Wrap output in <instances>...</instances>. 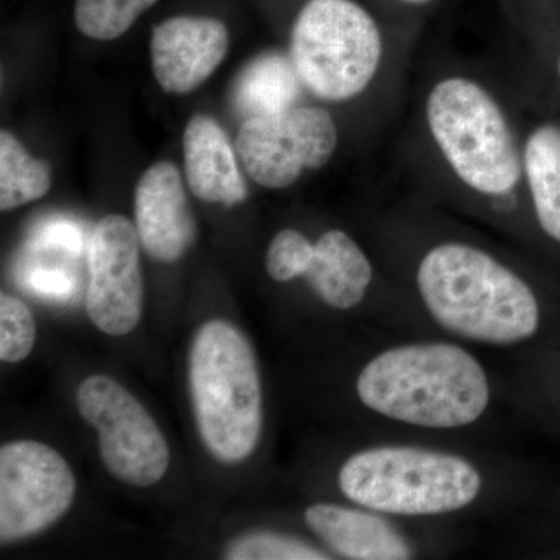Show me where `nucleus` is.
<instances>
[{
  "instance_id": "f257e3e1",
  "label": "nucleus",
  "mask_w": 560,
  "mask_h": 560,
  "mask_svg": "<svg viewBox=\"0 0 560 560\" xmlns=\"http://www.w3.org/2000/svg\"><path fill=\"white\" fill-rule=\"evenodd\" d=\"M355 388L375 415L430 430L471 425L488 410L492 394L480 361L442 341L383 350L364 364Z\"/></svg>"
},
{
  "instance_id": "f03ea898",
  "label": "nucleus",
  "mask_w": 560,
  "mask_h": 560,
  "mask_svg": "<svg viewBox=\"0 0 560 560\" xmlns=\"http://www.w3.org/2000/svg\"><path fill=\"white\" fill-rule=\"evenodd\" d=\"M418 289L431 318L464 340L512 346L539 330V301L528 283L475 246H434L420 260Z\"/></svg>"
},
{
  "instance_id": "7ed1b4c3",
  "label": "nucleus",
  "mask_w": 560,
  "mask_h": 560,
  "mask_svg": "<svg viewBox=\"0 0 560 560\" xmlns=\"http://www.w3.org/2000/svg\"><path fill=\"white\" fill-rule=\"evenodd\" d=\"M191 407L202 444L223 464L256 452L264 427V394L248 338L223 319L202 324L191 342Z\"/></svg>"
},
{
  "instance_id": "20e7f679",
  "label": "nucleus",
  "mask_w": 560,
  "mask_h": 560,
  "mask_svg": "<svg viewBox=\"0 0 560 560\" xmlns=\"http://www.w3.org/2000/svg\"><path fill=\"white\" fill-rule=\"evenodd\" d=\"M342 495L368 510L433 517L470 506L480 497V470L453 453L378 445L353 453L338 471Z\"/></svg>"
},
{
  "instance_id": "39448f33",
  "label": "nucleus",
  "mask_w": 560,
  "mask_h": 560,
  "mask_svg": "<svg viewBox=\"0 0 560 560\" xmlns=\"http://www.w3.org/2000/svg\"><path fill=\"white\" fill-rule=\"evenodd\" d=\"M427 120L445 160L463 183L500 197L517 186L522 160L499 103L475 81L448 79L431 90Z\"/></svg>"
},
{
  "instance_id": "423d86ee",
  "label": "nucleus",
  "mask_w": 560,
  "mask_h": 560,
  "mask_svg": "<svg viewBox=\"0 0 560 560\" xmlns=\"http://www.w3.org/2000/svg\"><path fill=\"white\" fill-rule=\"evenodd\" d=\"M382 35L353 0H311L294 22L290 60L316 97L342 102L366 90L382 60Z\"/></svg>"
},
{
  "instance_id": "0eeeda50",
  "label": "nucleus",
  "mask_w": 560,
  "mask_h": 560,
  "mask_svg": "<svg viewBox=\"0 0 560 560\" xmlns=\"http://www.w3.org/2000/svg\"><path fill=\"white\" fill-rule=\"evenodd\" d=\"M77 408L97 431L105 469L116 480L150 488L167 474L171 448L147 408L108 375H91L80 383Z\"/></svg>"
},
{
  "instance_id": "6e6552de",
  "label": "nucleus",
  "mask_w": 560,
  "mask_h": 560,
  "mask_svg": "<svg viewBox=\"0 0 560 560\" xmlns=\"http://www.w3.org/2000/svg\"><path fill=\"white\" fill-rule=\"evenodd\" d=\"M77 481L68 460L38 441L0 448V540L28 539L68 514Z\"/></svg>"
},
{
  "instance_id": "1a4fd4ad",
  "label": "nucleus",
  "mask_w": 560,
  "mask_h": 560,
  "mask_svg": "<svg viewBox=\"0 0 560 560\" xmlns=\"http://www.w3.org/2000/svg\"><path fill=\"white\" fill-rule=\"evenodd\" d=\"M338 130L329 110L294 106L243 121L235 147L250 178L283 189L304 171H318L334 156Z\"/></svg>"
},
{
  "instance_id": "9d476101",
  "label": "nucleus",
  "mask_w": 560,
  "mask_h": 560,
  "mask_svg": "<svg viewBox=\"0 0 560 560\" xmlns=\"http://www.w3.org/2000/svg\"><path fill=\"white\" fill-rule=\"evenodd\" d=\"M140 246L135 224L117 213L103 217L92 232L86 312L91 323L109 337L131 334L142 316Z\"/></svg>"
},
{
  "instance_id": "9b49d317",
  "label": "nucleus",
  "mask_w": 560,
  "mask_h": 560,
  "mask_svg": "<svg viewBox=\"0 0 560 560\" xmlns=\"http://www.w3.org/2000/svg\"><path fill=\"white\" fill-rule=\"evenodd\" d=\"M230 49L226 25L212 18L176 16L151 35L154 79L168 94L184 95L215 72Z\"/></svg>"
},
{
  "instance_id": "f8f14e48",
  "label": "nucleus",
  "mask_w": 560,
  "mask_h": 560,
  "mask_svg": "<svg viewBox=\"0 0 560 560\" xmlns=\"http://www.w3.org/2000/svg\"><path fill=\"white\" fill-rule=\"evenodd\" d=\"M135 226L147 254L164 264L179 260L194 243V213L178 167L172 162L151 165L139 179Z\"/></svg>"
},
{
  "instance_id": "ddd939ff",
  "label": "nucleus",
  "mask_w": 560,
  "mask_h": 560,
  "mask_svg": "<svg viewBox=\"0 0 560 560\" xmlns=\"http://www.w3.org/2000/svg\"><path fill=\"white\" fill-rule=\"evenodd\" d=\"M305 523L331 551L352 560H405L412 547L381 512L340 504L315 503L305 511Z\"/></svg>"
},
{
  "instance_id": "4468645a",
  "label": "nucleus",
  "mask_w": 560,
  "mask_h": 560,
  "mask_svg": "<svg viewBox=\"0 0 560 560\" xmlns=\"http://www.w3.org/2000/svg\"><path fill=\"white\" fill-rule=\"evenodd\" d=\"M183 151L187 184L195 197L228 208L245 200L246 184L230 138L212 117H191L184 130Z\"/></svg>"
},
{
  "instance_id": "2eb2a0df",
  "label": "nucleus",
  "mask_w": 560,
  "mask_h": 560,
  "mask_svg": "<svg viewBox=\"0 0 560 560\" xmlns=\"http://www.w3.org/2000/svg\"><path fill=\"white\" fill-rule=\"evenodd\" d=\"M304 278L324 304L337 311H350L366 296L372 265L350 235L331 230L324 232L315 243Z\"/></svg>"
},
{
  "instance_id": "dca6fc26",
  "label": "nucleus",
  "mask_w": 560,
  "mask_h": 560,
  "mask_svg": "<svg viewBox=\"0 0 560 560\" xmlns=\"http://www.w3.org/2000/svg\"><path fill=\"white\" fill-rule=\"evenodd\" d=\"M304 84L289 58L265 54L242 70L232 92V103L243 121L270 116L296 106Z\"/></svg>"
},
{
  "instance_id": "f3484780",
  "label": "nucleus",
  "mask_w": 560,
  "mask_h": 560,
  "mask_svg": "<svg viewBox=\"0 0 560 560\" xmlns=\"http://www.w3.org/2000/svg\"><path fill=\"white\" fill-rule=\"evenodd\" d=\"M523 168L541 230L560 243V128H537L526 140Z\"/></svg>"
},
{
  "instance_id": "a211bd4d",
  "label": "nucleus",
  "mask_w": 560,
  "mask_h": 560,
  "mask_svg": "<svg viewBox=\"0 0 560 560\" xmlns=\"http://www.w3.org/2000/svg\"><path fill=\"white\" fill-rule=\"evenodd\" d=\"M51 186L47 162L35 160L10 131L0 132V209L21 208L46 197Z\"/></svg>"
},
{
  "instance_id": "6ab92c4d",
  "label": "nucleus",
  "mask_w": 560,
  "mask_h": 560,
  "mask_svg": "<svg viewBox=\"0 0 560 560\" xmlns=\"http://www.w3.org/2000/svg\"><path fill=\"white\" fill-rule=\"evenodd\" d=\"M158 0H75V24L88 38L110 40L124 35Z\"/></svg>"
},
{
  "instance_id": "aec40b11",
  "label": "nucleus",
  "mask_w": 560,
  "mask_h": 560,
  "mask_svg": "<svg viewBox=\"0 0 560 560\" xmlns=\"http://www.w3.org/2000/svg\"><path fill=\"white\" fill-rule=\"evenodd\" d=\"M231 560H326L318 548L296 537L276 533H250L232 541L226 550Z\"/></svg>"
},
{
  "instance_id": "412c9836",
  "label": "nucleus",
  "mask_w": 560,
  "mask_h": 560,
  "mask_svg": "<svg viewBox=\"0 0 560 560\" xmlns=\"http://www.w3.org/2000/svg\"><path fill=\"white\" fill-rule=\"evenodd\" d=\"M36 326L24 302L11 294H0V360L20 363L35 346Z\"/></svg>"
},
{
  "instance_id": "4be33fe9",
  "label": "nucleus",
  "mask_w": 560,
  "mask_h": 560,
  "mask_svg": "<svg viewBox=\"0 0 560 560\" xmlns=\"http://www.w3.org/2000/svg\"><path fill=\"white\" fill-rule=\"evenodd\" d=\"M315 250V243L296 230H283L272 238L267 250V272L276 282L304 278Z\"/></svg>"
},
{
  "instance_id": "5701e85b",
  "label": "nucleus",
  "mask_w": 560,
  "mask_h": 560,
  "mask_svg": "<svg viewBox=\"0 0 560 560\" xmlns=\"http://www.w3.org/2000/svg\"><path fill=\"white\" fill-rule=\"evenodd\" d=\"M22 283L32 293L51 301H69L77 291V280L68 268L55 265H28L22 275Z\"/></svg>"
},
{
  "instance_id": "b1692460",
  "label": "nucleus",
  "mask_w": 560,
  "mask_h": 560,
  "mask_svg": "<svg viewBox=\"0 0 560 560\" xmlns=\"http://www.w3.org/2000/svg\"><path fill=\"white\" fill-rule=\"evenodd\" d=\"M31 248L35 250H57V253L77 257L83 253V231L80 230L79 224L70 220H49L33 232Z\"/></svg>"
},
{
  "instance_id": "393cba45",
  "label": "nucleus",
  "mask_w": 560,
  "mask_h": 560,
  "mask_svg": "<svg viewBox=\"0 0 560 560\" xmlns=\"http://www.w3.org/2000/svg\"><path fill=\"white\" fill-rule=\"evenodd\" d=\"M404 2H408V3H423V2H427V0H404Z\"/></svg>"
},
{
  "instance_id": "a878e982",
  "label": "nucleus",
  "mask_w": 560,
  "mask_h": 560,
  "mask_svg": "<svg viewBox=\"0 0 560 560\" xmlns=\"http://www.w3.org/2000/svg\"><path fill=\"white\" fill-rule=\"evenodd\" d=\"M559 70H560V62H559Z\"/></svg>"
}]
</instances>
